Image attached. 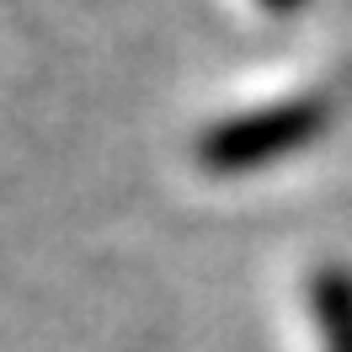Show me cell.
Instances as JSON below:
<instances>
[{"label":"cell","mask_w":352,"mask_h":352,"mask_svg":"<svg viewBox=\"0 0 352 352\" xmlns=\"http://www.w3.org/2000/svg\"><path fill=\"white\" fill-rule=\"evenodd\" d=\"M331 123L326 96H294V102H272L256 112H235L219 118L198 133V166L214 176H245L262 171L272 160H288L305 144H315Z\"/></svg>","instance_id":"cell-1"},{"label":"cell","mask_w":352,"mask_h":352,"mask_svg":"<svg viewBox=\"0 0 352 352\" xmlns=\"http://www.w3.org/2000/svg\"><path fill=\"white\" fill-rule=\"evenodd\" d=\"M309 315L326 352H352V272L347 267H315L309 278Z\"/></svg>","instance_id":"cell-2"},{"label":"cell","mask_w":352,"mask_h":352,"mask_svg":"<svg viewBox=\"0 0 352 352\" xmlns=\"http://www.w3.org/2000/svg\"><path fill=\"white\" fill-rule=\"evenodd\" d=\"M267 11H272V16H288V11H299V6H305V0H262Z\"/></svg>","instance_id":"cell-3"}]
</instances>
